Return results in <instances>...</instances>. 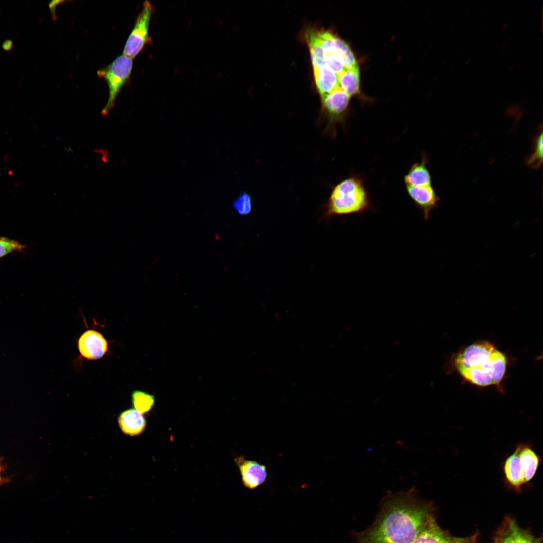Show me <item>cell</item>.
<instances>
[{"instance_id": "cell-1", "label": "cell", "mask_w": 543, "mask_h": 543, "mask_svg": "<svg viewBox=\"0 0 543 543\" xmlns=\"http://www.w3.org/2000/svg\"><path fill=\"white\" fill-rule=\"evenodd\" d=\"M431 511L414 488L390 492L375 522L358 535L357 543H411L433 517Z\"/></svg>"}, {"instance_id": "cell-2", "label": "cell", "mask_w": 543, "mask_h": 543, "mask_svg": "<svg viewBox=\"0 0 543 543\" xmlns=\"http://www.w3.org/2000/svg\"><path fill=\"white\" fill-rule=\"evenodd\" d=\"M453 366L467 382L475 386H499L506 374L507 358L494 343L475 342L456 354Z\"/></svg>"}, {"instance_id": "cell-3", "label": "cell", "mask_w": 543, "mask_h": 543, "mask_svg": "<svg viewBox=\"0 0 543 543\" xmlns=\"http://www.w3.org/2000/svg\"><path fill=\"white\" fill-rule=\"evenodd\" d=\"M325 216L363 214L372 209L371 197L361 177L350 175L332 188L324 206Z\"/></svg>"}, {"instance_id": "cell-4", "label": "cell", "mask_w": 543, "mask_h": 543, "mask_svg": "<svg viewBox=\"0 0 543 543\" xmlns=\"http://www.w3.org/2000/svg\"><path fill=\"white\" fill-rule=\"evenodd\" d=\"M350 97L339 87L320 96L321 108L319 121L326 123L323 131L325 135L333 138L336 137L338 124L345 128Z\"/></svg>"}, {"instance_id": "cell-5", "label": "cell", "mask_w": 543, "mask_h": 543, "mask_svg": "<svg viewBox=\"0 0 543 543\" xmlns=\"http://www.w3.org/2000/svg\"><path fill=\"white\" fill-rule=\"evenodd\" d=\"M133 62L132 58L123 54L105 68L97 71L98 76L105 80L109 89L108 100L101 111L102 116H106L114 107L119 93L129 81Z\"/></svg>"}, {"instance_id": "cell-6", "label": "cell", "mask_w": 543, "mask_h": 543, "mask_svg": "<svg viewBox=\"0 0 543 543\" xmlns=\"http://www.w3.org/2000/svg\"><path fill=\"white\" fill-rule=\"evenodd\" d=\"M153 13V7L151 3L145 1L126 41L123 55L133 59L152 41L149 35V28Z\"/></svg>"}, {"instance_id": "cell-7", "label": "cell", "mask_w": 543, "mask_h": 543, "mask_svg": "<svg viewBox=\"0 0 543 543\" xmlns=\"http://www.w3.org/2000/svg\"><path fill=\"white\" fill-rule=\"evenodd\" d=\"M314 31L324 54L340 59L347 69L358 66L353 51L344 40L330 30L321 29Z\"/></svg>"}, {"instance_id": "cell-8", "label": "cell", "mask_w": 543, "mask_h": 543, "mask_svg": "<svg viewBox=\"0 0 543 543\" xmlns=\"http://www.w3.org/2000/svg\"><path fill=\"white\" fill-rule=\"evenodd\" d=\"M78 348L81 357L87 360H97L108 351V343L101 333L90 329L79 338Z\"/></svg>"}, {"instance_id": "cell-9", "label": "cell", "mask_w": 543, "mask_h": 543, "mask_svg": "<svg viewBox=\"0 0 543 543\" xmlns=\"http://www.w3.org/2000/svg\"><path fill=\"white\" fill-rule=\"evenodd\" d=\"M407 193L415 205L423 213L425 220L429 219L431 212L438 207L440 201L432 186L417 187L405 185Z\"/></svg>"}, {"instance_id": "cell-10", "label": "cell", "mask_w": 543, "mask_h": 543, "mask_svg": "<svg viewBox=\"0 0 543 543\" xmlns=\"http://www.w3.org/2000/svg\"><path fill=\"white\" fill-rule=\"evenodd\" d=\"M238 465L244 486L254 489L263 484L267 478L265 465L252 460L238 459Z\"/></svg>"}, {"instance_id": "cell-11", "label": "cell", "mask_w": 543, "mask_h": 543, "mask_svg": "<svg viewBox=\"0 0 543 543\" xmlns=\"http://www.w3.org/2000/svg\"><path fill=\"white\" fill-rule=\"evenodd\" d=\"M505 483L519 491L524 484L523 467L517 450L515 449L504 460L501 465Z\"/></svg>"}, {"instance_id": "cell-12", "label": "cell", "mask_w": 543, "mask_h": 543, "mask_svg": "<svg viewBox=\"0 0 543 543\" xmlns=\"http://www.w3.org/2000/svg\"><path fill=\"white\" fill-rule=\"evenodd\" d=\"M516 448L523 467L524 484L529 483L536 474L541 458L530 443H518Z\"/></svg>"}, {"instance_id": "cell-13", "label": "cell", "mask_w": 543, "mask_h": 543, "mask_svg": "<svg viewBox=\"0 0 543 543\" xmlns=\"http://www.w3.org/2000/svg\"><path fill=\"white\" fill-rule=\"evenodd\" d=\"M118 421L121 431L131 436L142 433L146 425L143 414L134 408L123 411L119 415Z\"/></svg>"}, {"instance_id": "cell-14", "label": "cell", "mask_w": 543, "mask_h": 543, "mask_svg": "<svg viewBox=\"0 0 543 543\" xmlns=\"http://www.w3.org/2000/svg\"><path fill=\"white\" fill-rule=\"evenodd\" d=\"M313 70L315 85L320 96L339 87L338 75L326 65L313 67Z\"/></svg>"}, {"instance_id": "cell-15", "label": "cell", "mask_w": 543, "mask_h": 543, "mask_svg": "<svg viewBox=\"0 0 543 543\" xmlns=\"http://www.w3.org/2000/svg\"><path fill=\"white\" fill-rule=\"evenodd\" d=\"M427 157L423 155L421 161L414 163L404 176L405 185L417 187L432 186L431 177L427 168Z\"/></svg>"}, {"instance_id": "cell-16", "label": "cell", "mask_w": 543, "mask_h": 543, "mask_svg": "<svg viewBox=\"0 0 543 543\" xmlns=\"http://www.w3.org/2000/svg\"><path fill=\"white\" fill-rule=\"evenodd\" d=\"M501 535L498 543H540L538 539L520 528L513 520L507 522Z\"/></svg>"}, {"instance_id": "cell-17", "label": "cell", "mask_w": 543, "mask_h": 543, "mask_svg": "<svg viewBox=\"0 0 543 543\" xmlns=\"http://www.w3.org/2000/svg\"><path fill=\"white\" fill-rule=\"evenodd\" d=\"M451 538L438 526L433 516L411 543H449Z\"/></svg>"}, {"instance_id": "cell-18", "label": "cell", "mask_w": 543, "mask_h": 543, "mask_svg": "<svg viewBox=\"0 0 543 543\" xmlns=\"http://www.w3.org/2000/svg\"><path fill=\"white\" fill-rule=\"evenodd\" d=\"M338 79L339 87L350 97L359 92L360 75L358 65L343 72L338 76Z\"/></svg>"}, {"instance_id": "cell-19", "label": "cell", "mask_w": 543, "mask_h": 543, "mask_svg": "<svg viewBox=\"0 0 543 543\" xmlns=\"http://www.w3.org/2000/svg\"><path fill=\"white\" fill-rule=\"evenodd\" d=\"M132 402L134 409L142 414L148 412L155 403L153 395L140 390H135L131 394Z\"/></svg>"}, {"instance_id": "cell-20", "label": "cell", "mask_w": 543, "mask_h": 543, "mask_svg": "<svg viewBox=\"0 0 543 543\" xmlns=\"http://www.w3.org/2000/svg\"><path fill=\"white\" fill-rule=\"evenodd\" d=\"M542 129V128H541ZM535 137L534 141L533 151L527 160V165L533 169H538L542 162V131Z\"/></svg>"}, {"instance_id": "cell-21", "label": "cell", "mask_w": 543, "mask_h": 543, "mask_svg": "<svg viewBox=\"0 0 543 543\" xmlns=\"http://www.w3.org/2000/svg\"><path fill=\"white\" fill-rule=\"evenodd\" d=\"M233 207L240 215L248 214L252 209V203L250 196L247 193H242L233 202Z\"/></svg>"}, {"instance_id": "cell-22", "label": "cell", "mask_w": 543, "mask_h": 543, "mask_svg": "<svg viewBox=\"0 0 543 543\" xmlns=\"http://www.w3.org/2000/svg\"><path fill=\"white\" fill-rule=\"evenodd\" d=\"M26 246L21 244L17 241L6 237H0V258L15 251H20Z\"/></svg>"}, {"instance_id": "cell-23", "label": "cell", "mask_w": 543, "mask_h": 543, "mask_svg": "<svg viewBox=\"0 0 543 543\" xmlns=\"http://www.w3.org/2000/svg\"><path fill=\"white\" fill-rule=\"evenodd\" d=\"M13 46V42L10 40H6L2 45L3 49L5 51L10 50Z\"/></svg>"}, {"instance_id": "cell-24", "label": "cell", "mask_w": 543, "mask_h": 543, "mask_svg": "<svg viewBox=\"0 0 543 543\" xmlns=\"http://www.w3.org/2000/svg\"><path fill=\"white\" fill-rule=\"evenodd\" d=\"M449 543H469L467 539L465 538H451Z\"/></svg>"}, {"instance_id": "cell-25", "label": "cell", "mask_w": 543, "mask_h": 543, "mask_svg": "<svg viewBox=\"0 0 543 543\" xmlns=\"http://www.w3.org/2000/svg\"><path fill=\"white\" fill-rule=\"evenodd\" d=\"M508 25L509 24L508 23H505L501 26V29L503 30H505L508 27Z\"/></svg>"}, {"instance_id": "cell-26", "label": "cell", "mask_w": 543, "mask_h": 543, "mask_svg": "<svg viewBox=\"0 0 543 543\" xmlns=\"http://www.w3.org/2000/svg\"><path fill=\"white\" fill-rule=\"evenodd\" d=\"M509 40H510V39H509L508 40L505 41L504 43H503V44L502 45V49H503V51H504V49H505V45L508 43V42L509 41Z\"/></svg>"}, {"instance_id": "cell-27", "label": "cell", "mask_w": 543, "mask_h": 543, "mask_svg": "<svg viewBox=\"0 0 543 543\" xmlns=\"http://www.w3.org/2000/svg\"><path fill=\"white\" fill-rule=\"evenodd\" d=\"M514 66V64H513V65H511V66L510 67L509 70H511Z\"/></svg>"}, {"instance_id": "cell-28", "label": "cell", "mask_w": 543, "mask_h": 543, "mask_svg": "<svg viewBox=\"0 0 543 543\" xmlns=\"http://www.w3.org/2000/svg\"><path fill=\"white\" fill-rule=\"evenodd\" d=\"M1 467H0V481L1 480Z\"/></svg>"}]
</instances>
